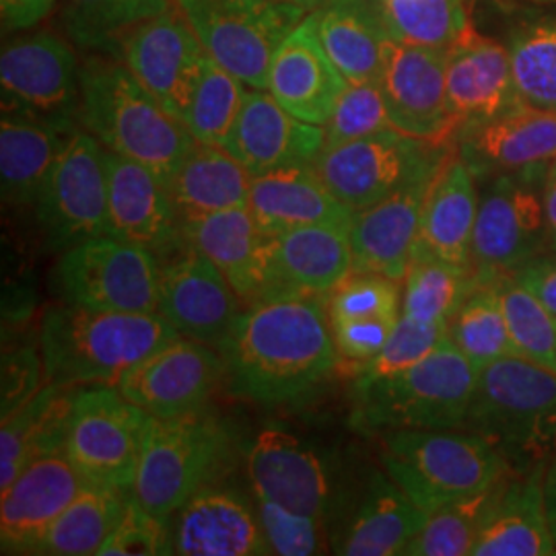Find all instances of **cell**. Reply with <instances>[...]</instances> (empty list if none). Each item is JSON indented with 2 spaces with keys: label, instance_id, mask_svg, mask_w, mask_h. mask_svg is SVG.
<instances>
[{
  "label": "cell",
  "instance_id": "obj_51",
  "mask_svg": "<svg viewBox=\"0 0 556 556\" xmlns=\"http://www.w3.org/2000/svg\"><path fill=\"white\" fill-rule=\"evenodd\" d=\"M256 503L270 555L309 556L321 553L319 519L289 511L264 498H256Z\"/></svg>",
  "mask_w": 556,
  "mask_h": 556
},
{
  "label": "cell",
  "instance_id": "obj_50",
  "mask_svg": "<svg viewBox=\"0 0 556 556\" xmlns=\"http://www.w3.org/2000/svg\"><path fill=\"white\" fill-rule=\"evenodd\" d=\"M101 556L174 555L172 519L149 514L135 495L128 498L124 516L100 548Z\"/></svg>",
  "mask_w": 556,
  "mask_h": 556
},
{
  "label": "cell",
  "instance_id": "obj_57",
  "mask_svg": "<svg viewBox=\"0 0 556 556\" xmlns=\"http://www.w3.org/2000/svg\"><path fill=\"white\" fill-rule=\"evenodd\" d=\"M291 2H298V4H301V7H305L307 11H314L316 7L321 4V0H291Z\"/></svg>",
  "mask_w": 556,
  "mask_h": 556
},
{
  "label": "cell",
  "instance_id": "obj_21",
  "mask_svg": "<svg viewBox=\"0 0 556 556\" xmlns=\"http://www.w3.org/2000/svg\"><path fill=\"white\" fill-rule=\"evenodd\" d=\"M517 93L509 50L470 29L447 50V110L459 132L514 112Z\"/></svg>",
  "mask_w": 556,
  "mask_h": 556
},
{
  "label": "cell",
  "instance_id": "obj_36",
  "mask_svg": "<svg viewBox=\"0 0 556 556\" xmlns=\"http://www.w3.org/2000/svg\"><path fill=\"white\" fill-rule=\"evenodd\" d=\"M429 514L404 493L388 472H376L358 505L353 523L337 548L338 555H404L422 530Z\"/></svg>",
  "mask_w": 556,
  "mask_h": 556
},
{
  "label": "cell",
  "instance_id": "obj_4",
  "mask_svg": "<svg viewBox=\"0 0 556 556\" xmlns=\"http://www.w3.org/2000/svg\"><path fill=\"white\" fill-rule=\"evenodd\" d=\"M464 429L486 439L509 470L546 468L556 456V371L517 355L486 365Z\"/></svg>",
  "mask_w": 556,
  "mask_h": 556
},
{
  "label": "cell",
  "instance_id": "obj_30",
  "mask_svg": "<svg viewBox=\"0 0 556 556\" xmlns=\"http://www.w3.org/2000/svg\"><path fill=\"white\" fill-rule=\"evenodd\" d=\"M433 179L415 184L353 213L349 236L355 270L404 280Z\"/></svg>",
  "mask_w": 556,
  "mask_h": 556
},
{
  "label": "cell",
  "instance_id": "obj_28",
  "mask_svg": "<svg viewBox=\"0 0 556 556\" xmlns=\"http://www.w3.org/2000/svg\"><path fill=\"white\" fill-rule=\"evenodd\" d=\"M544 472L509 470L498 480L475 556H553L556 542L544 501Z\"/></svg>",
  "mask_w": 556,
  "mask_h": 556
},
{
  "label": "cell",
  "instance_id": "obj_48",
  "mask_svg": "<svg viewBox=\"0 0 556 556\" xmlns=\"http://www.w3.org/2000/svg\"><path fill=\"white\" fill-rule=\"evenodd\" d=\"M392 128L379 80L349 83L324 126V149L365 139Z\"/></svg>",
  "mask_w": 556,
  "mask_h": 556
},
{
  "label": "cell",
  "instance_id": "obj_29",
  "mask_svg": "<svg viewBox=\"0 0 556 556\" xmlns=\"http://www.w3.org/2000/svg\"><path fill=\"white\" fill-rule=\"evenodd\" d=\"M349 225H305L270 233L275 293L328 298L355 270Z\"/></svg>",
  "mask_w": 556,
  "mask_h": 556
},
{
  "label": "cell",
  "instance_id": "obj_11",
  "mask_svg": "<svg viewBox=\"0 0 556 556\" xmlns=\"http://www.w3.org/2000/svg\"><path fill=\"white\" fill-rule=\"evenodd\" d=\"M149 420L118 388H80L64 454L85 482L132 493Z\"/></svg>",
  "mask_w": 556,
  "mask_h": 556
},
{
  "label": "cell",
  "instance_id": "obj_31",
  "mask_svg": "<svg viewBox=\"0 0 556 556\" xmlns=\"http://www.w3.org/2000/svg\"><path fill=\"white\" fill-rule=\"evenodd\" d=\"M248 208L266 233L305 225H349L355 213L330 192L314 165L285 167L256 176L252 179Z\"/></svg>",
  "mask_w": 556,
  "mask_h": 556
},
{
  "label": "cell",
  "instance_id": "obj_59",
  "mask_svg": "<svg viewBox=\"0 0 556 556\" xmlns=\"http://www.w3.org/2000/svg\"><path fill=\"white\" fill-rule=\"evenodd\" d=\"M493 2H497L501 7H507V4H509V0H493Z\"/></svg>",
  "mask_w": 556,
  "mask_h": 556
},
{
  "label": "cell",
  "instance_id": "obj_24",
  "mask_svg": "<svg viewBox=\"0 0 556 556\" xmlns=\"http://www.w3.org/2000/svg\"><path fill=\"white\" fill-rule=\"evenodd\" d=\"M349 80L338 71L319 40L316 15L309 11L278 48L268 75V93L295 118L326 126Z\"/></svg>",
  "mask_w": 556,
  "mask_h": 556
},
{
  "label": "cell",
  "instance_id": "obj_42",
  "mask_svg": "<svg viewBox=\"0 0 556 556\" xmlns=\"http://www.w3.org/2000/svg\"><path fill=\"white\" fill-rule=\"evenodd\" d=\"M392 40L450 50L472 27L464 0H378Z\"/></svg>",
  "mask_w": 556,
  "mask_h": 556
},
{
  "label": "cell",
  "instance_id": "obj_20",
  "mask_svg": "<svg viewBox=\"0 0 556 556\" xmlns=\"http://www.w3.org/2000/svg\"><path fill=\"white\" fill-rule=\"evenodd\" d=\"M248 477L256 498L324 519L332 484L324 457L280 427L262 429L248 447Z\"/></svg>",
  "mask_w": 556,
  "mask_h": 556
},
{
  "label": "cell",
  "instance_id": "obj_1",
  "mask_svg": "<svg viewBox=\"0 0 556 556\" xmlns=\"http://www.w3.org/2000/svg\"><path fill=\"white\" fill-rule=\"evenodd\" d=\"M319 299L277 293L239 312L219 349L236 396L280 406L314 394L332 378L340 357Z\"/></svg>",
  "mask_w": 556,
  "mask_h": 556
},
{
  "label": "cell",
  "instance_id": "obj_43",
  "mask_svg": "<svg viewBox=\"0 0 556 556\" xmlns=\"http://www.w3.org/2000/svg\"><path fill=\"white\" fill-rule=\"evenodd\" d=\"M507 50L521 101L556 114V21H534L517 27Z\"/></svg>",
  "mask_w": 556,
  "mask_h": 556
},
{
  "label": "cell",
  "instance_id": "obj_19",
  "mask_svg": "<svg viewBox=\"0 0 556 556\" xmlns=\"http://www.w3.org/2000/svg\"><path fill=\"white\" fill-rule=\"evenodd\" d=\"M108 167V236L124 239L172 258L188 241L181 220L160 176L139 161L105 149Z\"/></svg>",
  "mask_w": 556,
  "mask_h": 556
},
{
  "label": "cell",
  "instance_id": "obj_55",
  "mask_svg": "<svg viewBox=\"0 0 556 556\" xmlns=\"http://www.w3.org/2000/svg\"><path fill=\"white\" fill-rule=\"evenodd\" d=\"M544 220L548 250H556V160L548 165L544 179Z\"/></svg>",
  "mask_w": 556,
  "mask_h": 556
},
{
  "label": "cell",
  "instance_id": "obj_47",
  "mask_svg": "<svg viewBox=\"0 0 556 556\" xmlns=\"http://www.w3.org/2000/svg\"><path fill=\"white\" fill-rule=\"evenodd\" d=\"M326 312H328L330 324L400 319L402 316L400 280L379 275V273L353 270L328 295Z\"/></svg>",
  "mask_w": 556,
  "mask_h": 556
},
{
  "label": "cell",
  "instance_id": "obj_56",
  "mask_svg": "<svg viewBox=\"0 0 556 556\" xmlns=\"http://www.w3.org/2000/svg\"><path fill=\"white\" fill-rule=\"evenodd\" d=\"M544 501H546L548 523H551L556 542V456L551 459V464L546 466V472H544Z\"/></svg>",
  "mask_w": 556,
  "mask_h": 556
},
{
  "label": "cell",
  "instance_id": "obj_12",
  "mask_svg": "<svg viewBox=\"0 0 556 556\" xmlns=\"http://www.w3.org/2000/svg\"><path fill=\"white\" fill-rule=\"evenodd\" d=\"M59 285L68 303L98 312L160 314L161 260L103 233L64 250Z\"/></svg>",
  "mask_w": 556,
  "mask_h": 556
},
{
  "label": "cell",
  "instance_id": "obj_58",
  "mask_svg": "<svg viewBox=\"0 0 556 556\" xmlns=\"http://www.w3.org/2000/svg\"><path fill=\"white\" fill-rule=\"evenodd\" d=\"M530 2H536V4H556V0H530Z\"/></svg>",
  "mask_w": 556,
  "mask_h": 556
},
{
  "label": "cell",
  "instance_id": "obj_35",
  "mask_svg": "<svg viewBox=\"0 0 556 556\" xmlns=\"http://www.w3.org/2000/svg\"><path fill=\"white\" fill-rule=\"evenodd\" d=\"M254 176L225 147L197 142L167 181L179 220L245 208Z\"/></svg>",
  "mask_w": 556,
  "mask_h": 556
},
{
  "label": "cell",
  "instance_id": "obj_27",
  "mask_svg": "<svg viewBox=\"0 0 556 556\" xmlns=\"http://www.w3.org/2000/svg\"><path fill=\"white\" fill-rule=\"evenodd\" d=\"M454 144L477 179L548 165L556 160V114L523 103L459 132Z\"/></svg>",
  "mask_w": 556,
  "mask_h": 556
},
{
  "label": "cell",
  "instance_id": "obj_39",
  "mask_svg": "<svg viewBox=\"0 0 556 556\" xmlns=\"http://www.w3.org/2000/svg\"><path fill=\"white\" fill-rule=\"evenodd\" d=\"M478 278L415 243L404 277L402 314L425 324H450Z\"/></svg>",
  "mask_w": 556,
  "mask_h": 556
},
{
  "label": "cell",
  "instance_id": "obj_49",
  "mask_svg": "<svg viewBox=\"0 0 556 556\" xmlns=\"http://www.w3.org/2000/svg\"><path fill=\"white\" fill-rule=\"evenodd\" d=\"M447 338V324H425L400 316L396 328L378 357L351 369V379H376L392 376L413 367L420 358L433 353Z\"/></svg>",
  "mask_w": 556,
  "mask_h": 556
},
{
  "label": "cell",
  "instance_id": "obj_18",
  "mask_svg": "<svg viewBox=\"0 0 556 556\" xmlns=\"http://www.w3.org/2000/svg\"><path fill=\"white\" fill-rule=\"evenodd\" d=\"M223 376L217 349L178 337L135 367L118 390L151 417H184L204 408Z\"/></svg>",
  "mask_w": 556,
  "mask_h": 556
},
{
  "label": "cell",
  "instance_id": "obj_46",
  "mask_svg": "<svg viewBox=\"0 0 556 556\" xmlns=\"http://www.w3.org/2000/svg\"><path fill=\"white\" fill-rule=\"evenodd\" d=\"M517 357L556 371V318L514 275L493 278Z\"/></svg>",
  "mask_w": 556,
  "mask_h": 556
},
{
  "label": "cell",
  "instance_id": "obj_32",
  "mask_svg": "<svg viewBox=\"0 0 556 556\" xmlns=\"http://www.w3.org/2000/svg\"><path fill=\"white\" fill-rule=\"evenodd\" d=\"M477 176L454 153L439 169L422 206L417 245L464 270H472V233L478 215Z\"/></svg>",
  "mask_w": 556,
  "mask_h": 556
},
{
  "label": "cell",
  "instance_id": "obj_44",
  "mask_svg": "<svg viewBox=\"0 0 556 556\" xmlns=\"http://www.w3.org/2000/svg\"><path fill=\"white\" fill-rule=\"evenodd\" d=\"M245 85L204 56L184 124L197 142L225 147L238 122Z\"/></svg>",
  "mask_w": 556,
  "mask_h": 556
},
{
  "label": "cell",
  "instance_id": "obj_37",
  "mask_svg": "<svg viewBox=\"0 0 556 556\" xmlns=\"http://www.w3.org/2000/svg\"><path fill=\"white\" fill-rule=\"evenodd\" d=\"M75 132V128L43 119L2 114L0 181L4 202L36 204L43 179Z\"/></svg>",
  "mask_w": 556,
  "mask_h": 556
},
{
  "label": "cell",
  "instance_id": "obj_15",
  "mask_svg": "<svg viewBox=\"0 0 556 556\" xmlns=\"http://www.w3.org/2000/svg\"><path fill=\"white\" fill-rule=\"evenodd\" d=\"M119 52L140 85L184 122L206 52L181 11L142 21L124 36Z\"/></svg>",
  "mask_w": 556,
  "mask_h": 556
},
{
  "label": "cell",
  "instance_id": "obj_23",
  "mask_svg": "<svg viewBox=\"0 0 556 556\" xmlns=\"http://www.w3.org/2000/svg\"><path fill=\"white\" fill-rule=\"evenodd\" d=\"M85 480L64 452L34 459L4 491L0 503L2 555H34L54 519L73 503Z\"/></svg>",
  "mask_w": 556,
  "mask_h": 556
},
{
  "label": "cell",
  "instance_id": "obj_16",
  "mask_svg": "<svg viewBox=\"0 0 556 556\" xmlns=\"http://www.w3.org/2000/svg\"><path fill=\"white\" fill-rule=\"evenodd\" d=\"M160 316L179 337L219 351L239 316V298L219 268L186 243L161 262Z\"/></svg>",
  "mask_w": 556,
  "mask_h": 556
},
{
  "label": "cell",
  "instance_id": "obj_7",
  "mask_svg": "<svg viewBox=\"0 0 556 556\" xmlns=\"http://www.w3.org/2000/svg\"><path fill=\"white\" fill-rule=\"evenodd\" d=\"M229 452L225 425L202 410L151 417L132 495L149 514L172 519L188 498L219 477Z\"/></svg>",
  "mask_w": 556,
  "mask_h": 556
},
{
  "label": "cell",
  "instance_id": "obj_14",
  "mask_svg": "<svg viewBox=\"0 0 556 556\" xmlns=\"http://www.w3.org/2000/svg\"><path fill=\"white\" fill-rule=\"evenodd\" d=\"M2 114L75 128L80 110V68L66 41L41 31L4 46L0 56Z\"/></svg>",
  "mask_w": 556,
  "mask_h": 556
},
{
  "label": "cell",
  "instance_id": "obj_33",
  "mask_svg": "<svg viewBox=\"0 0 556 556\" xmlns=\"http://www.w3.org/2000/svg\"><path fill=\"white\" fill-rule=\"evenodd\" d=\"M312 13L319 40L344 79L379 80L394 40L378 0H321Z\"/></svg>",
  "mask_w": 556,
  "mask_h": 556
},
{
  "label": "cell",
  "instance_id": "obj_10",
  "mask_svg": "<svg viewBox=\"0 0 556 556\" xmlns=\"http://www.w3.org/2000/svg\"><path fill=\"white\" fill-rule=\"evenodd\" d=\"M548 165L480 179L472 233V270L478 280L514 275L548 250L544 220Z\"/></svg>",
  "mask_w": 556,
  "mask_h": 556
},
{
  "label": "cell",
  "instance_id": "obj_5",
  "mask_svg": "<svg viewBox=\"0 0 556 556\" xmlns=\"http://www.w3.org/2000/svg\"><path fill=\"white\" fill-rule=\"evenodd\" d=\"M477 381V369L447 337L404 371L351 379V425L365 435L397 429H464Z\"/></svg>",
  "mask_w": 556,
  "mask_h": 556
},
{
  "label": "cell",
  "instance_id": "obj_17",
  "mask_svg": "<svg viewBox=\"0 0 556 556\" xmlns=\"http://www.w3.org/2000/svg\"><path fill=\"white\" fill-rule=\"evenodd\" d=\"M379 87L392 128L417 139L454 144V122L447 110V50L394 41Z\"/></svg>",
  "mask_w": 556,
  "mask_h": 556
},
{
  "label": "cell",
  "instance_id": "obj_41",
  "mask_svg": "<svg viewBox=\"0 0 556 556\" xmlns=\"http://www.w3.org/2000/svg\"><path fill=\"white\" fill-rule=\"evenodd\" d=\"M169 9V0H62L68 38L87 50H116L124 36Z\"/></svg>",
  "mask_w": 556,
  "mask_h": 556
},
{
  "label": "cell",
  "instance_id": "obj_52",
  "mask_svg": "<svg viewBox=\"0 0 556 556\" xmlns=\"http://www.w3.org/2000/svg\"><path fill=\"white\" fill-rule=\"evenodd\" d=\"M46 367L41 353L20 349L2 355V418L11 417L43 388Z\"/></svg>",
  "mask_w": 556,
  "mask_h": 556
},
{
  "label": "cell",
  "instance_id": "obj_3",
  "mask_svg": "<svg viewBox=\"0 0 556 556\" xmlns=\"http://www.w3.org/2000/svg\"><path fill=\"white\" fill-rule=\"evenodd\" d=\"M79 118L108 151L147 165L165 186L197 144L188 126L118 62L91 59L80 66Z\"/></svg>",
  "mask_w": 556,
  "mask_h": 556
},
{
  "label": "cell",
  "instance_id": "obj_40",
  "mask_svg": "<svg viewBox=\"0 0 556 556\" xmlns=\"http://www.w3.org/2000/svg\"><path fill=\"white\" fill-rule=\"evenodd\" d=\"M447 337L477 371L516 355L495 280H478L450 319Z\"/></svg>",
  "mask_w": 556,
  "mask_h": 556
},
{
  "label": "cell",
  "instance_id": "obj_9",
  "mask_svg": "<svg viewBox=\"0 0 556 556\" xmlns=\"http://www.w3.org/2000/svg\"><path fill=\"white\" fill-rule=\"evenodd\" d=\"M456 153L454 144L404 135L396 128L324 149L319 178L349 208L361 211L420 181L435 178Z\"/></svg>",
  "mask_w": 556,
  "mask_h": 556
},
{
  "label": "cell",
  "instance_id": "obj_6",
  "mask_svg": "<svg viewBox=\"0 0 556 556\" xmlns=\"http://www.w3.org/2000/svg\"><path fill=\"white\" fill-rule=\"evenodd\" d=\"M379 438L386 472L427 514L478 495L509 472L505 457L468 429H397Z\"/></svg>",
  "mask_w": 556,
  "mask_h": 556
},
{
  "label": "cell",
  "instance_id": "obj_38",
  "mask_svg": "<svg viewBox=\"0 0 556 556\" xmlns=\"http://www.w3.org/2000/svg\"><path fill=\"white\" fill-rule=\"evenodd\" d=\"M132 493L85 482L79 495L48 528L34 555H98L128 507Z\"/></svg>",
  "mask_w": 556,
  "mask_h": 556
},
{
  "label": "cell",
  "instance_id": "obj_54",
  "mask_svg": "<svg viewBox=\"0 0 556 556\" xmlns=\"http://www.w3.org/2000/svg\"><path fill=\"white\" fill-rule=\"evenodd\" d=\"M54 4L56 0H0L2 31L13 34L36 27L52 13Z\"/></svg>",
  "mask_w": 556,
  "mask_h": 556
},
{
  "label": "cell",
  "instance_id": "obj_53",
  "mask_svg": "<svg viewBox=\"0 0 556 556\" xmlns=\"http://www.w3.org/2000/svg\"><path fill=\"white\" fill-rule=\"evenodd\" d=\"M514 277L556 318V250H546L526 262Z\"/></svg>",
  "mask_w": 556,
  "mask_h": 556
},
{
  "label": "cell",
  "instance_id": "obj_34",
  "mask_svg": "<svg viewBox=\"0 0 556 556\" xmlns=\"http://www.w3.org/2000/svg\"><path fill=\"white\" fill-rule=\"evenodd\" d=\"M79 386L48 381L36 396L11 417L0 431V489L4 491L34 459L64 452Z\"/></svg>",
  "mask_w": 556,
  "mask_h": 556
},
{
  "label": "cell",
  "instance_id": "obj_13",
  "mask_svg": "<svg viewBox=\"0 0 556 556\" xmlns=\"http://www.w3.org/2000/svg\"><path fill=\"white\" fill-rule=\"evenodd\" d=\"M36 215L52 248L68 250L108 233L105 149L75 132L41 184Z\"/></svg>",
  "mask_w": 556,
  "mask_h": 556
},
{
  "label": "cell",
  "instance_id": "obj_22",
  "mask_svg": "<svg viewBox=\"0 0 556 556\" xmlns=\"http://www.w3.org/2000/svg\"><path fill=\"white\" fill-rule=\"evenodd\" d=\"M324 142V126L291 116L266 89L245 87L243 105L225 149L256 178L285 167L314 165Z\"/></svg>",
  "mask_w": 556,
  "mask_h": 556
},
{
  "label": "cell",
  "instance_id": "obj_2",
  "mask_svg": "<svg viewBox=\"0 0 556 556\" xmlns=\"http://www.w3.org/2000/svg\"><path fill=\"white\" fill-rule=\"evenodd\" d=\"M178 337L160 314L98 312L68 303L43 314L40 351L52 383L118 388L144 358Z\"/></svg>",
  "mask_w": 556,
  "mask_h": 556
},
{
  "label": "cell",
  "instance_id": "obj_45",
  "mask_svg": "<svg viewBox=\"0 0 556 556\" xmlns=\"http://www.w3.org/2000/svg\"><path fill=\"white\" fill-rule=\"evenodd\" d=\"M497 484L472 497L443 505L438 511L429 514L422 530L408 544L404 555H472Z\"/></svg>",
  "mask_w": 556,
  "mask_h": 556
},
{
  "label": "cell",
  "instance_id": "obj_25",
  "mask_svg": "<svg viewBox=\"0 0 556 556\" xmlns=\"http://www.w3.org/2000/svg\"><path fill=\"white\" fill-rule=\"evenodd\" d=\"M174 516V555H270L258 511L236 491L208 484L188 498Z\"/></svg>",
  "mask_w": 556,
  "mask_h": 556
},
{
  "label": "cell",
  "instance_id": "obj_26",
  "mask_svg": "<svg viewBox=\"0 0 556 556\" xmlns=\"http://www.w3.org/2000/svg\"><path fill=\"white\" fill-rule=\"evenodd\" d=\"M181 231L190 245L219 268L241 301L254 303L275 293L270 233L260 229L248 206L186 220Z\"/></svg>",
  "mask_w": 556,
  "mask_h": 556
},
{
  "label": "cell",
  "instance_id": "obj_8",
  "mask_svg": "<svg viewBox=\"0 0 556 556\" xmlns=\"http://www.w3.org/2000/svg\"><path fill=\"white\" fill-rule=\"evenodd\" d=\"M206 56L250 89L268 91L278 48L303 17L291 0H176Z\"/></svg>",
  "mask_w": 556,
  "mask_h": 556
}]
</instances>
